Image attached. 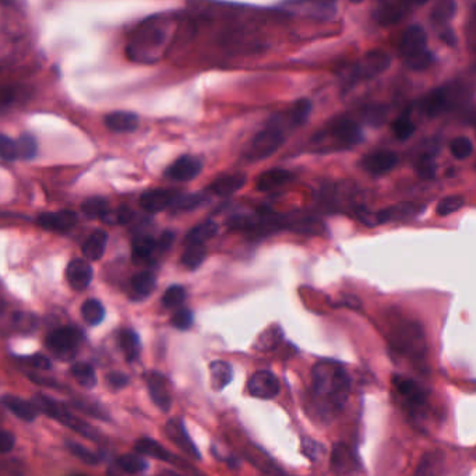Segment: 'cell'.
Listing matches in <instances>:
<instances>
[{
    "instance_id": "6da1fadb",
    "label": "cell",
    "mask_w": 476,
    "mask_h": 476,
    "mask_svg": "<svg viewBox=\"0 0 476 476\" xmlns=\"http://www.w3.org/2000/svg\"><path fill=\"white\" fill-rule=\"evenodd\" d=\"M312 391L317 411L330 418L345 406L351 392V379L341 363L320 361L312 369Z\"/></svg>"
},
{
    "instance_id": "7a4b0ae2",
    "label": "cell",
    "mask_w": 476,
    "mask_h": 476,
    "mask_svg": "<svg viewBox=\"0 0 476 476\" xmlns=\"http://www.w3.org/2000/svg\"><path fill=\"white\" fill-rule=\"evenodd\" d=\"M365 140L362 127L348 116L332 119L323 130L314 133L312 143L320 153L344 151L356 147Z\"/></svg>"
},
{
    "instance_id": "3957f363",
    "label": "cell",
    "mask_w": 476,
    "mask_h": 476,
    "mask_svg": "<svg viewBox=\"0 0 476 476\" xmlns=\"http://www.w3.org/2000/svg\"><path fill=\"white\" fill-rule=\"evenodd\" d=\"M388 341L392 351L401 356L417 362L423 361L426 356L428 347L425 332L422 325L417 321H399L390 331Z\"/></svg>"
},
{
    "instance_id": "277c9868",
    "label": "cell",
    "mask_w": 476,
    "mask_h": 476,
    "mask_svg": "<svg viewBox=\"0 0 476 476\" xmlns=\"http://www.w3.org/2000/svg\"><path fill=\"white\" fill-rule=\"evenodd\" d=\"M468 87L461 82L450 83L448 86L440 87L432 93H429L419 104L422 112L429 116L435 117L443 112L453 111L461 105H464L468 99Z\"/></svg>"
},
{
    "instance_id": "5b68a950",
    "label": "cell",
    "mask_w": 476,
    "mask_h": 476,
    "mask_svg": "<svg viewBox=\"0 0 476 476\" xmlns=\"http://www.w3.org/2000/svg\"><path fill=\"white\" fill-rule=\"evenodd\" d=\"M34 405L37 406V410L46 414L52 419L57 421L63 426L72 429L73 432L79 433L80 436L90 439V440H97L98 435L94 428H91L86 421L80 419L76 417L73 412H70L64 405L60 402L52 399L50 397H46L44 394H37L34 398Z\"/></svg>"
},
{
    "instance_id": "8992f818",
    "label": "cell",
    "mask_w": 476,
    "mask_h": 476,
    "mask_svg": "<svg viewBox=\"0 0 476 476\" xmlns=\"http://www.w3.org/2000/svg\"><path fill=\"white\" fill-rule=\"evenodd\" d=\"M285 131L273 123L258 131L254 137L246 144L242 151V158L249 162L263 161L276 154L285 143Z\"/></svg>"
},
{
    "instance_id": "52a82bcc",
    "label": "cell",
    "mask_w": 476,
    "mask_h": 476,
    "mask_svg": "<svg viewBox=\"0 0 476 476\" xmlns=\"http://www.w3.org/2000/svg\"><path fill=\"white\" fill-rule=\"evenodd\" d=\"M390 64L391 56L388 53L380 49L370 50L350 67L345 80L352 86L365 80L376 79L388 69Z\"/></svg>"
},
{
    "instance_id": "ba28073f",
    "label": "cell",
    "mask_w": 476,
    "mask_h": 476,
    "mask_svg": "<svg viewBox=\"0 0 476 476\" xmlns=\"http://www.w3.org/2000/svg\"><path fill=\"white\" fill-rule=\"evenodd\" d=\"M394 388L402 397L403 405L410 412L412 419H418L425 417L428 410V392L426 390L414 379L405 376H394L392 379Z\"/></svg>"
},
{
    "instance_id": "9c48e42d",
    "label": "cell",
    "mask_w": 476,
    "mask_h": 476,
    "mask_svg": "<svg viewBox=\"0 0 476 476\" xmlns=\"http://www.w3.org/2000/svg\"><path fill=\"white\" fill-rule=\"evenodd\" d=\"M330 469L334 476H365L361 457L345 443L334 444L330 458Z\"/></svg>"
},
{
    "instance_id": "30bf717a",
    "label": "cell",
    "mask_w": 476,
    "mask_h": 476,
    "mask_svg": "<svg viewBox=\"0 0 476 476\" xmlns=\"http://www.w3.org/2000/svg\"><path fill=\"white\" fill-rule=\"evenodd\" d=\"M82 332L75 327H60L53 330L45 338L46 348L55 355H73L82 344Z\"/></svg>"
},
{
    "instance_id": "8fae6325",
    "label": "cell",
    "mask_w": 476,
    "mask_h": 476,
    "mask_svg": "<svg viewBox=\"0 0 476 476\" xmlns=\"http://www.w3.org/2000/svg\"><path fill=\"white\" fill-rule=\"evenodd\" d=\"M419 5L414 2H402V0H388V2H381L373 10V19L379 26L390 27L401 23L408 13L411 12V8Z\"/></svg>"
},
{
    "instance_id": "7c38bea8",
    "label": "cell",
    "mask_w": 476,
    "mask_h": 476,
    "mask_svg": "<svg viewBox=\"0 0 476 476\" xmlns=\"http://www.w3.org/2000/svg\"><path fill=\"white\" fill-rule=\"evenodd\" d=\"M247 390L256 398L273 399L280 394L281 385L273 372L258 370L249 379Z\"/></svg>"
},
{
    "instance_id": "4fadbf2b",
    "label": "cell",
    "mask_w": 476,
    "mask_h": 476,
    "mask_svg": "<svg viewBox=\"0 0 476 476\" xmlns=\"http://www.w3.org/2000/svg\"><path fill=\"white\" fill-rule=\"evenodd\" d=\"M164 41L165 31L155 24H149L143 28V31L137 34V39L134 41V44H131V48L134 49L131 55L134 56V59H139V56L147 57L149 55H151V52H154V49L162 46Z\"/></svg>"
},
{
    "instance_id": "5bb4252c",
    "label": "cell",
    "mask_w": 476,
    "mask_h": 476,
    "mask_svg": "<svg viewBox=\"0 0 476 476\" xmlns=\"http://www.w3.org/2000/svg\"><path fill=\"white\" fill-rule=\"evenodd\" d=\"M398 161L399 157L397 153L380 150L365 155L361 161V166L363 168V171L373 176H383L390 173L397 166Z\"/></svg>"
},
{
    "instance_id": "9a60e30c",
    "label": "cell",
    "mask_w": 476,
    "mask_h": 476,
    "mask_svg": "<svg viewBox=\"0 0 476 476\" xmlns=\"http://www.w3.org/2000/svg\"><path fill=\"white\" fill-rule=\"evenodd\" d=\"M146 381L153 402L162 412H169L172 406V395L166 377L158 372H149L146 373Z\"/></svg>"
},
{
    "instance_id": "2e32d148",
    "label": "cell",
    "mask_w": 476,
    "mask_h": 476,
    "mask_svg": "<svg viewBox=\"0 0 476 476\" xmlns=\"http://www.w3.org/2000/svg\"><path fill=\"white\" fill-rule=\"evenodd\" d=\"M165 435L178 448H180L187 455H190L196 459L201 458L200 451H198L197 446L193 443L191 437L189 436L186 426H184L182 419H179V418L169 419L165 425Z\"/></svg>"
},
{
    "instance_id": "e0dca14e",
    "label": "cell",
    "mask_w": 476,
    "mask_h": 476,
    "mask_svg": "<svg viewBox=\"0 0 476 476\" xmlns=\"http://www.w3.org/2000/svg\"><path fill=\"white\" fill-rule=\"evenodd\" d=\"M202 171V162L191 155L178 158L165 171V176L175 182H190L197 178Z\"/></svg>"
},
{
    "instance_id": "ac0fdd59",
    "label": "cell",
    "mask_w": 476,
    "mask_h": 476,
    "mask_svg": "<svg viewBox=\"0 0 476 476\" xmlns=\"http://www.w3.org/2000/svg\"><path fill=\"white\" fill-rule=\"evenodd\" d=\"M428 35L423 27L414 24L408 27L401 38L399 42V52L403 59L415 56L428 49Z\"/></svg>"
},
{
    "instance_id": "d6986e66",
    "label": "cell",
    "mask_w": 476,
    "mask_h": 476,
    "mask_svg": "<svg viewBox=\"0 0 476 476\" xmlns=\"http://www.w3.org/2000/svg\"><path fill=\"white\" fill-rule=\"evenodd\" d=\"M178 196L179 193L175 189H154L142 196L140 204L147 213L157 214L169 209Z\"/></svg>"
},
{
    "instance_id": "ffe728a7",
    "label": "cell",
    "mask_w": 476,
    "mask_h": 476,
    "mask_svg": "<svg viewBox=\"0 0 476 476\" xmlns=\"http://www.w3.org/2000/svg\"><path fill=\"white\" fill-rule=\"evenodd\" d=\"M93 268L90 263L82 258H75L66 268V278L75 291H84L93 281Z\"/></svg>"
},
{
    "instance_id": "44dd1931",
    "label": "cell",
    "mask_w": 476,
    "mask_h": 476,
    "mask_svg": "<svg viewBox=\"0 0 476 476\" xmlns=\"http://www.w3.org/2000/svg\"><path fill=\"white\" fill-rule=\"evenodd\" d=\"M42 228L55 232H67L77 224V214L70 210H63L59 213H46L38 218Z\"/></svg>"
},
{
    "instance_id": "7402d4cb",
    "label": "cell",
    "mask_w": 476,
    "mask_h": 476,
    "mask_svg": "<svg viewBox=\"0 0 476 476\" xmlns=\"http://www.w3.org/2000/svg\"><path fill=\"white\" fill-rule=\"evenodd\" d=\"M246 184V175L243 173H227L214 179L207 190L220 197H229L240 190Z\"/></svg>"
},
{
    "instance_id": "603a6c76",
    "label": "cell",
    "mask_w": 476,
    "mask_h": 476,
    "mask_svg": "<svg viewBox=\"0 0 476 476\" xmlns=\"http://www.w3.org/2000/svg\"><path fill=\"white\" fill-rule=\"evenodd\" d=\"M446 466V454L441 450H432L422 455L415 476H443Z\"/></svg>"
},
{
    "instance_id": "cb8c5ba5",
    "label": "cell",
    "mask_w": 476,
    "mask_h": 476,
    "mask_svg": "<svg viewBox=\"0 0 476 476\" xmlns=\"http://www.w3.org/2000/svg\"><path fill=\"white\" fill-rule=\"evenodd\" d=\"M292 178H294L292 173L285 169H269L258 176L256 187L258 191H263V193L274 191L285 186L287 183H289Z\"/></svg>"
},
{
    "instance_id": "d4e9b609",
    "label": "cell",
    "mask_w": 476,
    "mask_h": 476,
    "mask_svg": "<svg viewBox=\"0 0 476 476\" xmlns=\"http://www.w3.org/2000/svg\"><path fill=\"white\" fill-rule=\"evenodd\" d=\"M2 402L13 415H16L19 419L24 422H32L38 415V410L34 403L21 399L16 395H5Z\"/></svg>"
},
{
    "instance_id": "484cf974",
    "label": "cell",
    "mask_w": 476,
    "mask_h": 476,
    "mask_svg": "<svg viewBox=\"0 0 476 476\" xmlns=\"http://www.w3.org/2000/svg\"><path fill=\"white\" fill-rule=\"evenodd\" d=\"M105 126L116 133H130L139 127V117L131 112H112L105 116Z\"/></svg>"
},
{
    "instance_id": "4316f807",
    "label": "cell",
    "mask_w": 476,
    "mask_h": 476,
    "mask_svg": "<svg viewBox=\"0 0 476 476\" xmlns=\"http://www.w3.org/2000/svg\"><path fill=\"white\" fill-rule=\"evenodd\" d=\"M312 112V102L309 99H299L296 101L289 111L285 113V116H277L276 119L281 123L287 122V127H299L302 124L306 123V120L309 119Z\"/></svg>"
},
{
    "instance_id": "83f0119b",
    "label": "cell",
    "mask_w": 476,
    "mask_h": 476,
    "mask_svg": "<svg viewBox=\"0 0 476 476\" xmlns=\"http://www.w3.org/2000/svg\"><path fill=\"white\" fill-rule=\"evenodd\" d=\"M106 243H108V234L102 229L94 231L83 245L84 257L90 261H98L106 250Z\"/></svg>"
},
{
    "instance_id": "f1b7e54d",
    "label": "cell",
    "mask_w": 476,
    "mask_h": 476,
    "mask_svg": "<svg viewBox=\"0 0 476 476\" xmlns=\"http://www.w3.org/2000/svg\"><path fill=\"white\" fill-rule=\"evenodd\" d=\"M134 450H135V454L147 455V457H151V458H155L160 461H169L172 458L171 453L161 443H158L153 439H149V437H144V439H140V440L135 441Z\"/></svg>"
},
{
    "instance_id": "f546056e",
    "label": "cell",
    "mask_w": 476,
    "mask_h": 476,
    "mask_svg": "<svg viewBox=\"0 0 476 476\" xmlns=\"http://www.w3.org/2000/svg\"><path fill=\"white\" fill-rule=\"evenodd\" d=\"M119 344H120L124 358L128 362H133L140 356L142 344H140V338L137 332H134L133 330H128V328L122 330L119 335Z\"/></svg>"
},
{
    "instance_id": "4dcf8cb0",
    "label": "cell",
    "mask_w": 476,
    "mask_h": 476,
    "mask_svg": "<svg viewBox=\"0 0 476 476\" xmlns=\"http://www.w3.org/2000/svg\"><path fill=\"white\" fill-rule=\"evenodd\" d=\"M131 250L134 263H146L157 250V240L149 235H139L134 238Z\"/></svg>"
},
{
    "instance_id": "1f68e13d",
    "label": "cell",
    "mask_w": 476,
    "mask_h": 476,
    "mask_svg": "<svg viewBox=\"0 0 476 476\" xmlns=\"http://www.w3.org/2000/svg\"><path fill=\"white\" fill-rule=\"evenodd\" d=\"M210 373H211V385L216 391H222L232 381V377H234L232 366L224 361H214L210 365Z\"/></svg>"
},
{
    "instance_id": "d6a6232c",
    "label": "cell",
    "mask_w": 476,
    "mask_h": 476,
    "mask_svg": "<svg viewBox=\"0 0 476 476\" xmlns=\"http://www.w3.org/2000/svg\"><path fill=\"white\" fill-rule=\"evenodd\" d=\"M301 8H305L302 13H305L309 17L317 19V20H332L336 15V6L331 2H301L296 3Z\"/></svg>"
},
{
    "instance_id": "836d02e7",
    "label": "cell",
    "mask_w": 476,
    "mask_h": 476,
    "mask_svg": "<svg viewBox=\"0 0 476 476\" xmlns=\"http://www.w3.org/2000/svg\"><path fill=\"white\" fill-rule=\"evenodd\" d=\"M220 231V227L214 221H204L194 227L189 234L186 235V245L187 243H201L206 245L207 240L213 239Z\"/></svg>"
},
{
    "instance_id": "e575fe53",
    "label": "cell",
    "mask_w": 476,
    "mask_h": 476,
    "mask_svg": "<svg viewBox=\"0 0 476 476\" xmlns=\"http://www.w3.org/2000/svg\"><path fill=\"white\" fill-rule=\"evenodd\" d=\"M391 130H392V133L395 135V139L399 140V142H406V140H410L412 137L415 130H417V126H415V123L411 119L410 109L403 111L402 115L398 116L392 122Z\"/></svg>"
},
{
    "instance_id": "d590c367",
    "label": "cell",
    "mask_w": 476,
    "mask_h": 476,
    "mask_svg": "<svg viewBox=\"0 0 476 476\" xmlns=\"http://www.w3.org/2000/svg\"><path fill=\"white\" fill-rule=\"evenodd\" d=\"M155 287H157V278H155V274L151 273V271H142V273L135 274L131 278V289L140 298H146L151 295Z\"/></svg>"
},
{
    "instance_id": "8d00e7d4",
    "label": "cell",
    "mask_w": 476,
    "mask_h": 476,
    "mask_svg": "<svg viewBox=\"0 0 476 476\" xmlns=\"http://www.w3.org/2000/svg\"><path fill=\"white\" fill-rule=\"evenodd\" d=\"M207 249L201 243H187L182 254V264L189 269L198 268L202 261L206 260Z\"/></svg>"
},
{
    "instance_id": "74e56055",
    "label": "cell",
    "mask_w": 476,
    "mask_h": 476,
    "mask_svg": "<svg viewBox=\"0 0 476 476\" xmlns=\"http://www.w3.org/2000/svg\"><path fill=\"white\" fill-rule=\"evenodd\" d=\"M70 374L80 385L86 388H93L97 385V381H98L97 373L90 363H86V362L75 363L70 368Z\"/></svg>"
},
{
    "instance_id": "f35d334b",
    "label": "cell",
    "mask_w": 476,
    "mask_h": 476,
    "mask_svg": "<svg viewBox=\"0 0 476 476\" xmlns=\"http://www.w3.org/2000/svg\"><path fill=\"white\" fill-rule=\"evenodd\" d=\"M83 214L90 220H99L108 216V201L104 197H90L82 206Z\"/></svg>"
},
{
    "instance_id": "ab89813d",
    "label": "cell",
    "mask_w": 476,
    "mask_h": 476,
    "mask_svg": "<svg viewBox=\"0 0 476 476\" xmlns=\"http://www.w3.org/2000/svg\"><path fill=\"white\" fill-rule=\"evenodd\" d=\"M82 316L90 325H98L105 318V307L97 299H88L82 306Z\"/></svg>"
},
{
    "instance_id": "60d3db41",
    "label": "cell",
    "mask_w": 476,
    "mask_h": 476,
    "mask_svg": "<svg viewBox=\"0 0 476 476\" xmlns=\"http://www.w3.org/2000/svg\"><path fill=\"white\" fill-rule=\"evenodd\" d=\"M455 12H457V3L454 2V0H441V2L433 6L432 13H430V20L436 26L446 24L455 16Z\"/></svg>"
},
{
    "instance_id": "b9f144b4",
    "label": "cell",
    "mask_w": 476,
    "mask_h": 476,
    "mask_svg": "<svg viewBox=\"0 0 476 476\" xmlns=\"http://www.w3.org/2000/svg\"><path fill=\"white\" fill-rule=\"evenodd\" d=\"M117 465L126 473H142L149 469V462L139 454H124L117 458Z\"/></svg>"
},
{
    "instance_id": "7bdbcfd3",
    "label": "cell",
    "mask_w": 476,
    "mask_h": 476,
    "mask_svg": "<svg viewBox=\"0 0 476 476\" xmlns=\"http://www.w3.org/2000/svg\"><path fill=\"white\" fill-rule=\"evenodd\" d=\"M387 106L385 105H368L362 109L361 116L363 119V122L372 127H380L385 123L387 120Z\"/></svg>"
},
{
    "instance_id": "ee69618b",
    "label": "cell",
    "mask_w": 476,
    "mask_h": 476,
    "mask_svg": "<svg viewBox=\"0 0 476 476\" xmlns=\"http://www.w3.org/2000/svg\"><path fill=\"white\" fill-rule=\"evenodd\" d=\"M465 206V197L461 194H453L441 198L436 207V214L439 217H448Z\"/></svg>"
},
{
    "instance_id": "f6af8a7d",
    "label": "cell",
    "mask_w": 476,
    "mask_h": 476,
    "mask_svg": "<svg viewBox=\"0 0 476 476\" xmlns=\"http://www.w3.org/2000/svg\"><path fill=\"white\" fill-rule=\"evenodd\" d=\"M64 446L67 450H69V453L72 455H75L82 462H84L87 465H98L99 464V458L86 446H83L77 441H73V440H66Z\"/></svg>"
},
{
    "instance_id": "bcb514c9",
    "label": "cell",
    "mask_w": 476,
    "mask_h": 476,
    "mask_svg": "<svg viewBox=\"0 0 476 476\" xmlns=\"http://www.w3.org/2000/svg\"><path fill=\"white\" fill-rule=\"evenodd\" d=\"M415 171L421 179L433 180L436 178V173H437V165H436L433 155H430V154L421 155L415 164Z\"/></svg>"
},
{
    "instance_id": "7dc6e473",
    "label": "cell",
    "mask_w": 476,
    "mask_h": 476,
    "mask_svg": "<svg viewBox=\"0 0 476 476\" xmlns=\"http://www.w3.org/2000/svg\"><path fill=\"white\" fill-rule=\"evenodd\" d=\"M450 151L455 160L464 161L473 154V143L470 139L465 137V135H459V137L451 142Z\"/></svg>"
},
{
    "instance_id": "c3c4849f",
    "label": "cell",
    "mask_w": 476,
    "mask_h": 476,
    "mask_svg": "<svg viewBox=\"0 0 476 476\" xmlns=\"http://www.w3.org/2000/svg\"><path fill=\"white\" fill-rule=\"evenodd\" d=\"M204 197L200 194H179L171 209L173 211H190L201 206Z\"/></svg>"
},
{
    "instance_id": "681fc988",
    "label": "cell",
    "mask_w": 476,
    "mask_h": 476,
    "mask_svg": "<svg viewBox=\"0 0 476 476\" xmlns=\"http://www.w3.org/2000/svg\"><path fill=\"white\" fill-rule=\"evenodd\" d=\"M403 61H405V66L408 67V69L421 72V70L428 69L429 66H432V63L435 61V55L429 49H426V50H423L415 56L403 59Z\"/></svg>"
},
{
    "instance_id": "f907efd6",
    "label": "cell",
    "mask_w": 476,
    "mask_h": 476,
    "mask_svg": "<svg viewBox=\"0 0 476 476\" xmlns=\"http://www.w3.org/2000/svg\"><path fill=\"white\" fill-rule=\"evenodd\" d=\"M16 146H17V155L19 160H32L37 155V142L32 137V135L28 134H23L19 140H16Z\"/></svg>"
},
{
    "instance_id": "816d5d0a",
    "label": "cell",
    "mask_w": 476,
    "mask_h": 476,
    "mask_svg": "<svg viewBox=\"0 0 476 476\" xmlns=\"http://www.w3.org/2000/svg\"><path fill=\"white\" fill-rule=\"evenodd\" d=\"M184 301H186V289L182 285L169 287L162 296V305L166 309H176L182 306Z\"/></svg>"
},
{
    "instance_id": "f5cc1de1",
    "label": "cell",
    "mask_w": 476,
    "mask_h": 476,
    "mask_svg": "<svg viewBox=\"0 0 476 476\" xmlns=\"http://www.w3.org/2000/svg\"><path fill=\"white\" fill-rule=\"evenodd\" d=\"M23 91L16 87H0V112L15 106L23 97Z\"/></svg>"
},
{
    "instance_id": "db71d44e",
    "label": "cell",
    "mask_w": 476,
    "mask_h": 476,
    "mask_svg": "<svg viewBox=\"0 0 476 476\" xmlns=\"http://www.w3.org/2000/svg\"><path fill=\"white\" fill-rule=\"evenodd\" d=\"M0 158L6 161L19 160L16 140L8 137L5 134H0Z\"/></svg>"
},
{
    "instance_id": "11a10c76",
    "label": "cell",
    "mask_w": 476,
    "mask_h": 476,
    "mask_svg": "<svg viewBox=\"0 0 476 476\" xmlns=\"http://www.w3.org/2000/svg\"><path fill=\"white\" fill-rule=\"evenodd\" d=\"M193 321H194V316H193V312L189 309H179L171 318L172 325L180 331L189 330L193 325Z\"/></svg>"
},
{
    "instance_id": "9f6ffc18",
    "label": "cell",
    "mask_w": 476,
    "mask_h": 476,
    "mask_svg": "<svg viewBox=\"0 0 476 476\" xmlns=\"http://www.w3.org/2000/svg\"><path fill=\"white\" fill-rule=\"evenodd\" d=\"M324 447L313 439H303L302 440V453L312 461H317L324 454Z\"/></svg>"
},
{
    "instance_id": "6f0895ef",
    "label": "cell",
    "mask_w": 476,
    "mask_h": 476,
    "mask_svg": "<svg viewBox=\"0 0 476 476\" xmlns=\"http://www.w3.org/2000/svg\"><path fill=\"white\" fill-rule=\"evenodd\" d=\"M106 381L112 390H120L128 384V377L126 373L122 372H111L106 376Z\"/></svg>"
},
{
    "instance_id": "680465c9",
    "label": "cell",
    "mask_w": 476,
    "mask_h": 476,
    "mask_svg": "<svg viewBox=\"0 0 476 476\" xmlns=\"http://www.w3.org/2000/svg\"><path fill=\"white\" fill-rule=\"evenodd\" d=\"M16 446V437L8 430H0V454H8Z\"/></svg>"
},
{
    "instance_id": "91938a15",
    "label": "cell",
    "mask_w": 476,
    "mask_h": 476,
    "mask_svg": "<svg viewBox=\"0 0 476 476\" xmlns=\"http://www.w3.org/2000/svg\"><path fill=\"white\" fill-rule=\"evenodd\" d=\"M26 361H27V363L30 366L35 368L37 370H49L52 368L50 361L46 356L41 355V354H37V355H32L30 358H26Z\"/></svg>"
},
{
    "instance_id": "94428289",
    "label": "cell",
    "mask_w": 476,
    "mask_h": 476,
    "mask_svg": "<svg viewBox=\"0 0 476 476\" xmlns=\"http://www.w3.org/2000/svg\"><path fill=\"white\" fill-rule=\"evenodd\" d=\"M280 339H281V332H276L273 338H268V336L264 334L263 338L260 339V344H261V345L257 347V348H260V350H263V351L274 350V348H277V345H278V343H280Z\"/></svg>"
},
{
    "instance_id": "6125c7cd",
    "label": "cell",
    "mask_w": 476,
    "mask_h": 476,
    "mask_svg": "<svg viewBox=\"0 0 476 476\" xmlns=\"http://www.w3.org/2000/svg\"><path fill=\"white\" fill-rule=\"evenodd\" d=\"M175 240V232L172 231H165L161 238L157 240V250L160 251H166L171 249V246L173 245Z\"/></svg>"
},
{
    "instance_id": "be15d7a7",
    "label": "cell",
    "mask_w": 476,
    "mask_h": 476,
    "mask_svg": "<svg viewBox=\"0 0 476 476\" xmlns=\"http://www.w3.org/2000/svg\"><path fill=\"white\" fill-rule=\"evenodd\" d=\"M133 217H134V213H133L130 209H127V207H120V209L116 211V214H115V218H116V221H117L120 225H127V224H130L131 220H133Z\"/></svg>"
},
{
    "instance_id": "e7e4bbea",
    "label": "cell",
    "mask_w": 476,
    "mask_h": 476,
    "mask_svg": "<svg viewBox=\"0 0 476 476\" xmlns=\"http://www.w3.org/2000/svg\"><path fill=\"white\" fill-rule=\"evenodd\" d=\"M440 38L450 46H455L457 45V37H455V32L451 30V28H447L446 31L441 32Z\"/></svg>"
},
{
    "instance_id": "03108f58",
    "label": "cell",
    "mask_w": 476,
    "mask_h": 476,
    "mask_svg": "<svg viewBox=\"0 0 476 476\" xmlns=\"http://www.w3.org/2000/svg\"><path fill=\"white\" fill-rule=\"evenodd\" d=\"M176 476H182V475H176Z\"/></svg>"
}]
</instances>
